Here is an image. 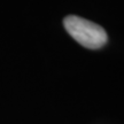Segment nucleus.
<instances>
[{
  "instance_id": "f257e3e1",
  "label": "nucleus",
  "mask_w": 124,
  "mask_h": 124,
  "mask_svg": "<svg viewBox=\"0 0 124 124\" xmlns=\"http://www.w3.org/2000/svg\"><path fill=\"white\" fill-rule=\"evenodd\" d=\"M63 25L67 32L78 44L86 48H101L103 45H106L108 40V36L105 29L101 25L91 22L86 18L76 15H69L64 17Z\"/></svg>"
}]
</instances>
